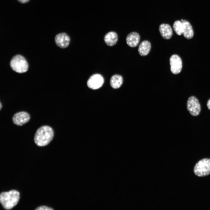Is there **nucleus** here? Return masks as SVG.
Here are the masks:
<instances>
[{
  "instance_id": "obj_1",
  "label": "nucleus",
  "mask_w": 210,
  "mask_h": 210,
  "mask_svg": "<svg viewBox=\"0 0 210 210\" xmlns=\"http://www.w3.org/2000/svg\"><path fill=\"white\" fill-rule=\"evenodd\" d=\"M54 136V131L50 127L43 126L39 128L36 132L34 138V141L38 146H45L50 143Z\"/></svg>"
},
{
  "instance_id": "obj_2",
  "label": "nucleus",
  "mask_w": 210,
  "mask_h": 210,
  "mask_svg": "<svg viewBox=\"0 0 210 210\" xmlns=\"http://www.w3.org/2000/svg\"><path fill=\"white\" fill-rule=\"evenodd\" d=\"M19 199V192L15 190L3 192L0 195L1 203L5 209L7 210L15 206L18 203Z\"/></svg>"
},
{
  "instance_id": "obj_3",
  "label": "nucleus",
  "mask_w": 210,
  "mask_h": 210,
  "mask_svg": "<svg viewBox=\"0 0 210 210\" xmlns=\"http://www.w3.org/2000/svg\"><path fill=\"white\" fill-rule=\"evenodd\" d=\"M10 65L14 71L19 73L26 72L28 68V64L26 60L20 55H16L12 57Z\"/></svg>"
},
{
  "instance_id": "obj_4",
  "label": "nucleus",
  "mask_w": 210,
  "mask_h": 210,
  "mask_svg": "<svg viewBox=\"0 0 210 210\" xmlns=\"http://www.w3.org/2000/svg\"><path fill=\"white\" fill-rule=\"evenodd\" d=\"M195 174L199 177H203L210 174V159L204 158L200 160L194 168Z\"/></svg>"
},
{
  "instance_id": "obj_5",
  "label": "nucleus",
  "mask_w": 210,
  "mask_h": 210,
  "mask_svg": "<svg viewBox=\"0 0 210 210\" xmlns=\"http://www.w3.org/2000/svg\"><path fill=\"white\" fill-rule=\"evenodd\" d=\"M187 107L190 114L193 116L198 115L201 111V106L198 99L195 97L191 96L187 101Z\"/></svg>"
},
{
  "instance_id": "obj_6",
  "label": "nucleus",
  "mask_w": 210,
  "mask_h": 210,
  "mask_svg": "<svg viewBox=\"0 0 210 210\" xmlns=\"http://www.w3.org/2000/svg\"><path fill=\"white\" fill-rule=\"evenodd\" d=\"M104 79L103 76L98 74H95L90 76L87 82L89 88L93 90L98 89L103 85Z\"/></svg>"
},
{
  "instance_id": "obj_7",
  "label": "nucleus",
  "mask_w": 210,
  "mask_h": 210,
  "mask_svg": "<svg viewBox=\"0 0 210 210\" xmlns=\"http://www.w3.org/2000/svg\"><path fill=\"white\" fill-rule=\"evenodd\" d=\"M169 61L171 72L175 74L180 73L182 67V61L180 57L177 55H173L170 57Z\"/></svg>"
},
{
  "instance_id": "obj_8",
  "label": "nucleus",
  "mask_w": 210,
  "mask_h": 210,
  "mask_svg": "<svg viewBox=\"0 0 210 210\" xmlns=\"http://www.w3.org/2000/svg\"><path fill=\"white\" fill-rule=\"evenodd\" d=\"M29 114L25 111H21L15 114L12 118L13 123L18 126H22L30 120Z\"/></svg>"
},
{
  "instance_id": "obj_9",
  "label": "nucleus",
  "mask_w": 210,
  "mask_h": 210,
  "mask_svg": "<svg viewBox=\"0 0 210 210\" xmlns=\"http://www.w3.org/2000/svg\"><path fill=\"white\" fill-rule=\"evenodd\" d=\"M55 40L56 45L62 48L68 47L70 41L69 36L65 32L57 34L55 36Z\"/></svg>"
},
{
  "instance_id": "obj_10",
  "label": "nucleus",
  "mask_w": 210,
  "mask_h": 210,
  "mask_svg": "<svg viewBox=\"0 0 210 210\" xmlns=\"http://www.w3.org/2000/svg\"><path fill=\"white\" fill-rule=\"evenodd\" d=\"M159 30L161 36L164 39H169L172 36V29L168 24H161L159 27Z\"/></svg>"
},
{
  "instance_id": "obj_11",
  "label": "nucleus",
  "mask_w": 210,
  "mask_h": 210,
  "mask_svg": "<svg viewBox=\"0 0 210 210\" xmlns=\"http://www.w3.org/2000/svg\"><path fill=\"white\" fill-rule=\"evenodd\" d=\"M140 41V36L139 34L135 32L129 34L127 36L126 41L128 45L131 47L136 46Z\"/></svg>"
},
{
  "instance_id": "obj_12",
  "label": "nucleus",
  "mask_w": 210,
  "mask_h": 210,
  "mask_svg": "<svg viewBox=\"0 0 210 210\" xmlns=\"http://www.w3.org/2000/svg\"><path fill=\"white\" fill-rule=\"evenodd\" d=\"M118 36L116 32L110 31L107 33L104 37V40L108 46H112L115 45L118 40Z\"/></svg>"
},
{
  "instance_id": "obj_13",
  "label": "nucleus",
  "mask_w": 210,
  "mask_h": 210,
  "mask_svg": "<svg viewBox=\"0 0 210 210\" xmlns=\"http://www.w3.org/2000/svg\"><path fill=\"white\" fill-rule=\"evenodd\" d=\"M183 26V35L187 39H190L193 36L194 32L192 27L190 23L187 20L181 19Z\"/></svg>"
},
{
  "instance_id": "obj_14",
  "label": "nucleus",
  "mask_w": 210,
  "mask_h": 210,
  "mask_svg": "<svg viewBox=\"0 0 210 210\" xmlns=\"http://www.w3.org/2000/svg\"><path fill=\"white\" fill-rule=\"evenodd\" d=\"M151 48L150 43L147 40L142 41L138 48V52L141 56H146L149 52Z\"/></svg>"
},
{
  "instance_id": "obj_15",
  "label": "nucleus",
  "mask_w": 210,
  "mask_h": 210,
  "mask_svg": "<svg viewBox=\"0 0 210 210\" xmlns=\"http://www.w3.org/2000/svg\"><path fill=\"white\" fill-rule=\"evenodd\" d=\"M123 82L122 77L120 75L115 74L112 76L110 80V84L114 89L119 88L122 85Z\"/></svg>"
},
{
  "instance_id": "obj_16",
  "label": "nucleus",
  "mask_w": 210,
  "mask_h": 210,
  "mask_svg": "<svg viewBox=\"0 0 210 210\" xmlns=\"http://www.w3.org/2000/svg\"><path fill=\"white\" fill-rule=\"evenodd\" d=\"M173 29L176 34L178 35H181L183 33V26L181 21H176L173 25Z\"/></svg>"
},
{
  "instance_id": "obj_17",
  "label": "nucleus",
  "mask_w": 210,
  "mask_h": 210,
  "mask_svg": "<svg viewBox=\"0 0 210 210\" xmlns=\"http://www.w3.org/2000/svg\"><path fill=\"white\" fill-rule=\"evenodd\" d=\"M36 210H53L52 208L46 206H41L37 207L35 209Z\"/></svg>"
},
{
  "instance_id": "obj_18",
  "label": "nucleus",
  "mask_w": 210,
  "mask_h": 210,
  "mask_svg": "<svg viewBox=\"0 0 210 210\" xmlns=\"http://www.w3.org/2000/svg\"><path fill=\"white\" fill-rule=\"evenodd\" d=\"M19 2L22 4H25L29 2L30 0H17Z\"/></svg>"
},
{
  "instance_id": "obj_19",
  "label": "nucleus",
  "mask_w": 210,
  "mask_h": 210,
  "mask_svg": "<svg viewBox=\"0 0 210 210\" xmlns=\"http://www.w3.org/2000/svg\"><path fill=\"white\" fill-rule=\"evenodd\" d=\"M207 106L208 109L210 110V99L208 100L207 102Z\"/></svg>"
},
{
  "instance_id": "obj_20",
  "label": "nucleus",
  "mask_w": 210,
  "mask_h": 210,
  "mask_svg": "<svg viewBox=\"0 0 210 210\" xmlns=\"http://www.w3.org/2000/svg\"><path fill=\"white\" fill-rule=\"evenodd\" d=\"M2 107V105L1 102H0V110L1 109Z\"/></svg>"
}]
</instances>
